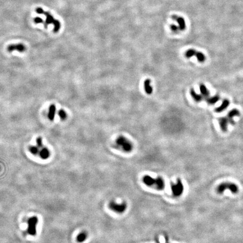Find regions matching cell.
<instances>
[{
	"label": "cell",
	"mask_w": 243,
	"mask_h": 243,
	"mask_svg": "<svg viewBox=\"0 0 243 243\" xmlns=\"http://www.w3.org/2000/svg\"><path fill=\"white\" fill-rule=\"evenodd\" d=\"M219 96L218 95H216L214 96H213L212 98H206V101L209 104L211 105H213L217 102H218L219 100Z\"/></svg>",
	"instance_id": "obj_19"
},
{
	"label": "cell",
	"mask_w": 243,
	"mask_h": 243,
	"mask_svg": "<svg viewBox=\"0 0 243 243\" xmlns=\"http://www.w3.org/2000/svg\"><path fill=\"white\" fill-rule=\"evenodd\" d=\"M109 208L112 211L121 214L124 213L127 208V204L125 201L121 203H117L115 201H111L109 204Z\"/></svg>",
	"instance_id": "obj_5"
},
{
	"label": "cell",
	"mask_w": 243,
	"mask_h": 243,
	"mask_svg": "<svg viewBox=\"0 0 243 243\" xmlns=\"http://www.w3.org/2000/svg\"><path fill=\"white\" fill-rule=\"evenodd\" d=\"M190 94H191L192 98L194 99V100L196 101L197 102L201 101L203 99V96L201 95L198 94V93H197L195 91H194V89H191V91H190Z\"/></svg>",
	"instance_id": "obj_16"
},
{
	"label": "cell",
	"mask_w": 243,
	"mask_h": 243,
	"mask_svg": "<svg viewBox=\"0 0 243 243\" xmlns=\"http://www.w3.org/2000/svg\"><path fill=\"white\" fill-rule=\"evenodd\" d=\"M150 83H151V80L149 79H147L144 81V83L145 91L146 93H147L148 94H149V95L151 94V93H152V88L151 86Z\"/></svg>",
	"instance_id": "obj_15"
},
{
	"label": "cell",
	"mask_w": 243,
	"mask_h": 243,
	"mask_svg": "<svg viewBox=\"0 0 243 243\" xmlns=\"http://www.w3.org/2000/svg\"><path fill=\"white\" fill-rule=\"evenodd\" d=\"M56 109V106L54 104H51L49 107V109H48V118L51 121H54L55 119Z\"/></svg>",
	"instance_id": "obj_14"
},
{
	"label": "cell",
	"mask_w": 243,
	"mask_h": 243,
	"mask_svg": "<svg viewBox=\"0 0 243 243\" xmlns=\"http://www.w3.org/2000/svg\"><path fill=\"white\" fill-rule=\"evenodd\" d=\"M36 12L38 14H42L46 17V22L47 24H52L54 26V32L58 33L61 28V24L58 20L56 19L52 15L46 11H44L41 7H37Z\"/></svg>",
	"instance_id": "obj_2"
},
{
	"label": "cell",
	"mask_w": 243,
	"mask_h": 243,
	"mask_svg": "<svg viewBox=\"0 0 243 243\" xmlns=\"http://www.w3.org/2000/svg\"><path fill=\"white\" fill-rule=\"evenodd\" d=\"M165 240H166V242L165 243H169V242H168V239L167 237H165Z\"/></svg>",
	"instance_id": "obj_26"
},
{
	"label": "cell",
	"mask_w": 243,
	"mask_h": 243,
	"mask_svg": "<svg viewBox=\"0 0 243 243\" xmlns=\"http://www.w3.org/2000/svg\"><path fill=\"white\" fill-rule=\"evenodd\" d=\"M173 20L175 21L176 23H177V25H175L174 24L171 26V29L174 32H177L178 31H183L186 29V21L185 19L181 16L174 15L172 16Z\"/></svg>",
	"instance_id": "obj_4"
},
{
	"label": "cell",
	"mask_w": 243,
	"mask_h": 243,
	"mask_svg": "<svg viewBox=\"0 0 243 243\" xmlns=\"http://www.w3.org/2000/svg\"><path fill=\"white\" fill-rule=\"evenodd\" d=\"M195 56L196 57L197 60L201 63L204 62L205 60V59H206V58H205V56L204 55V54L202 53V52L199 51H196Z\"/></svg>",
	"instance_id": "obj_20"
},
{
	"label": "cell",
	"mask_w": 243,
	"mask_h": 243,
	"mask_svg": "<svg viewBox=\"0 0 243 243\" xmlns=\"http://www.w3.org/2000/svg\"><path fill=\"white\" fill-rule=\"evenodd\" d=\"M196 53V51L195 50L191 48V49H189L186 52L185 55H186V58H191V57L194 56H195Z\"/></svg>",
	"instance_id": "obj_22"
},
{
	"label": "cell",
	"mask_w": 243,
	"mask_h": 243,
	"mask_svg": "<svg viewBox=\"0 0 243 243\" xmlns=\"http://www.w3.org/2000/svg\"><path fill=\"white\" fill-rule=\"evenodd\" d=\"M29 151L32 154L36 155L37 154H39V150L38 146H30L29 147Z\"/></svg>",
	"instance_id": "obj_21"
},
{
	"label": "cell",
	"mask_w": 243,
	"mask_h": 243,
	"mask_svg": "<svg viewBox=\"0 0 243 243\" xmlns=\"http://www.w3.org/2000/svg\"><path fill=\"white\" fill-rule=\"evenodd\" d=\"M239 115H240V112L236 109H234L230 111L227 115V118L229 119V122H230L232 125H234V121L233 120L234 117L239 116Z\"/></svg>",
	"instance_id": "obj_10"
},
{
	"label": "cell",
	"mask_w": 243,
	"mask_h": 243,
	"mask_svg": "<svg viewBox=\"0 0 243 243\" xmlns=\"http://www.w3.org/2000/svg\"><path fill=\"white\" fill-rule=\"evenodd\" d=\"M171 190L173 196L175 197L180 196L184 192V187L181 179H177L176 184H172L171 185Z\"/></svg>",
	"instance_id": "obj_8"
},
{
	"label": "cell",
	"mask_w": 243,
	"mask_h": 243,
	"mask_svg": "<svg viewBox=\"0 0 243 243\" xmlns=\"http://www.w3.org/2000/svg\"><path fill=\"white\" fill-rule=\"evenodd\" d=\"M38 222V219L36 216H33L28 221L27 231L29 235L35 236L37 234V226Z\"/></svg>",
	"instance_id": "obj_6"
},
{
	"label": "cell",
	"mask_w": 243,
	"mask_h": 243,
	"mask_svg": "<svg viewBox=\"0 0 243 243\" xmlns=\"http://www.w3.org/2000/svg\"><path fill=\"white\" fill-rule=\"evenodd\" d=\"M34 21L36 24H43L44 28L47 27V24L46 22H44L42 19L39 17H36L34 18Z\"/></svg>",
	"instance_id": "obj_23"
},
{
	"label": "cell",
	"mask_w": 243,
	"mask_h": 243,
	"mask_svg": "<svg viewBox=\"0 0 243 243\" xmlns=\"http://www.w3.org/2000/svg\"><path fill=\"white\" fill-rule=\"evenodd\" d=\"M228 123H229V119L227 117H222L219 119V124L221 129H222L223 132H226L227 130Z\"/></svg>",
	"instance_id": "obj_11"
},
{
	"label": "cell",
	"mask_w": 243,
	"mask_h": 243,
	"mask_svg": "<svg viewBox=\"0 0 243 243\" xmlns=\"http://www.w3.org/2000/svg\"><path fill=\"white\" fill-rule=\"evenodd\" d=\"M226 190H229L232 193L236 194L238 192L239 189L237 185L233 183H223L220 185L218 188V191L219 193H223Z\"/></svg>",
	"instance_id": "obj_7"
},
{
	"label": "cell",
	"mask_w": 243,
	"mask_h": 243,
	"mask_svg": "<svg viewBox=\"0 0 243 243\" xmlns=\"http://www.w3.org/2000/svg\"><path fill=\"white\" fill-rule=\"evenodd\" d=\"M58 115H59L60 118L62 119V120H65V119L66 118V117H67L66 112L65 111V110H63V109H61V110H60L59 111Z\"/></svg>",
	"instance_id": "obj_24"
},
{
	"label": "cell",
	"mask_w": 243,
	"mask_h": 243,
	"mask_svg": "<svg viewBox=\"0 0 243 243\" xmlns=\"http://www.w3.org/2000/svg\"><path fill=\"white\" fill-rule=\"evenodd\" d=\"M39 155L42 159L46 160L50 156V152L47 148H42L39 150Z\"/></svg>",
	"instance_id": "obj_12"
},
{
	"label": "cell",
	"mask_w": 243,
	"mask_h": 243,
	"mask_svg": "<svg viewBox=\"0 0 243 243\" xmlns=\"http://www.w3.org/2000/svg\"><path fill=\"white\" fill-rule=\"evenodd\" d=\"M229 105H230L229 100L227 99H225L223 101L222 104L221 105L219 106L216 108V111L217 112V113H221V112H222L223 110L226 109L227 107L229 106Z\"/></svg>",
	"instance_id": "obj_13"
},
{
	"label": "cell",
	"mask_w": 243,
	"mask_h": 243,
	"mask_svg": "<svg viewBox=\"0 0 243 243\" xmlns=\"http://www.w3.org/2000/svg\"><path fill=\"white\" fill-rule=\"evenodd\" d=\"M88 234L86 231H83L81 232V233L78 234V235L77 237V240L78 242L82 243L84 242L86 240L87 238Z\"/></svg>",
	"instance_id": "obj_17"
},
{
	"label": "cell",
	"mask_w": 243,
	"mask_h": 243,
	"mask_svg": "<svg viewBox=\"0 0 243 243\" xmlns=\"http://www.w3.org/2000/svg\"><path fill=\"white\" fill-rule=\"evenodd\" d=\"M7 50L9 52H12L14 51H16L19 52H23L26 50V47L24 44L22 43L12 44L7 47Z\"/></svg>",
	"instance_id": "obj_9"
},
{
	"label": "cell",
	"mask_w": 243,
	"mask_h": 243,
	"mask_svg": "<svg viewBox=\"0 0 243 243\" xmlns=\"http://www.w3.org/2000/svg\"><path fill=\"white\" fill-rule=\"evenodd\" d=\"M115 145L117 148L121 149L123 151L129 152L133 150V144L128 139L124 136H119L115 141Z\"/></svg>",
	"instance_id": "obj_3"
},
{
	"label": "cell",
	"mask_w": 243,
	"mask_h": 243,
	"mask_svg": "<svg viewBox=\"0 0 243 243\" xmlns=\"http://www.w3.org/2000/svg\"><path fill=\"white\" fill-rule=\"evenodd\" d=\"M200 91L201 95L206 98H208L209 96V92L204 84H201L200 85Z\"/></svg>",
	"instance_id": "obj_18"
},
{
	"label": "cell",
	"mask_w": 243,
	"mask_h": 243,
	"mask_svg": "<svg viewBox=\"0 0 243 243\" xmlns=\"http://www.w3.org/2000/svg\"><path fill=\"white\" fill-rule=\"evenodd\" d=\"M143 181L146 186L159 190H163L165 187L164 179L160 177L154 178L150 176L145 175L143 178Z\"/></svg>",
	"instance_id": "obj_1"
},
{
	"label": "cell",
	"mask_w": 243,
	"mask_h": 243,
	"mask_svg": "<svg viewBox=\"0 0 243 243\" xmlns=\"http://www.w3.org/2000/svg\"><path fill=\"white\" fill-rule=\"evenodd\" d=\"M36 143L37 146L38 147V148H43V143H42V139L41 137H38L36 139Z\"/></svg>",
	"instance_id": "obj_25"
}]
</instances>
